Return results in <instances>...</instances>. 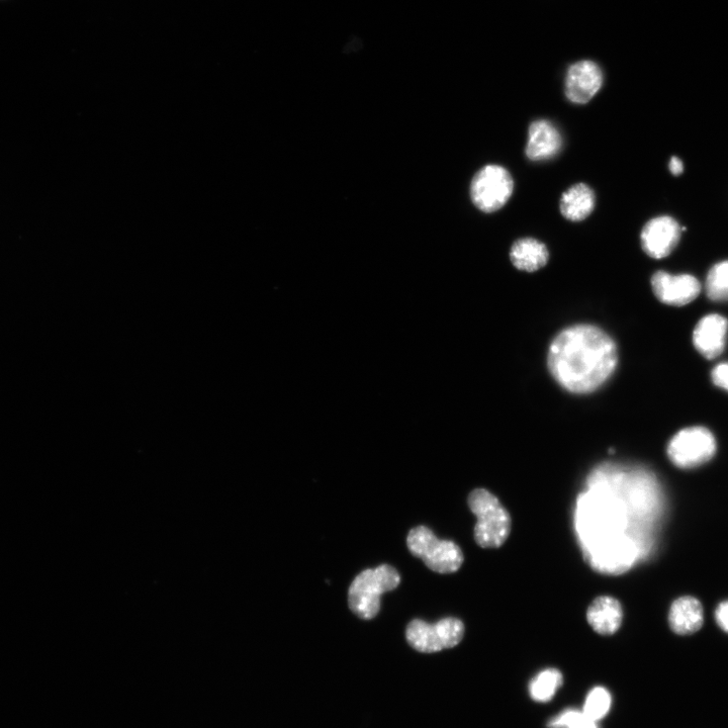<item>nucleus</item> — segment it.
Listing matches in <instances>:
<instances>
[{"label":"nucleus","instance_id":"20","mask_svg":"<svg viewBox=\"0 0 728 728\" xmlns=\"http://www.w3.org/2000/svg\"><path fill=\"white\" fill-rule=\"evenodd\" d=\"M549 728H599L598 722L589 718L583 710L566 709L548 724Z\"/></svg>","mask_w":728,"mask_h":728},{"label":"nucleus","instance_id":"6","mask_svg":"<svg viewBox=\"0 0 728 728\" xmlns=\"http://www.w3.org/2000/svg\"><path fill=\"white\" fill-rule=\"evenodd\" d=\"M717 443L713 433L702 426L679 431L669 442L667 453L679 469L689 470L708 463L714 457Z\"/></svg>","mask_w":728,"mask_h":728},{"label":"nucleus","instance_id":"12","mask_svg":"<svg viewBox=\"0 0 728 728\" xmlns=\"http://www.w3.org/2000/svg\"><path fill=\"white\" fill-rule=\"evenodd\" d=\"M728 320L718 314L703 317L693 332V343L697 351L712 360L720 356L726 345Z\"/></svg>","mask_w":728,"mask_h":728},{"label":"nucleus","instance_id":"11","mask_svg":"<svg viewBox=\"0 0 728 728\" xmlns=\"http://www.w3.org/2000/svg\"><path fill=\"white\" fill-rule=\"evenodd\" d=\"M563 148L560 130L550 121H534L528 131L525 153L529 160L548 161L559 155Z\"/></svg>","mask_w":728,"mask_h":728},{"label":"nucleus","instance_id":"19","mask_svg":"<svg viewBox=\"0 0 728 728\" xmlns=\"http://www.w3.org/2000/svg\"><path fill=\"white\" fill-rule=\"evenodd\" d=\"M611 703L612 698L609 691L603 687H595L586 698L583 712L598 722L608 714Z\"/></svg>","mask_w":728,"mask_h":728},{"label":"nucleus","instance_id":"15","mask_svg":"<svg viewBox=\"0 0 728 728\" xmlns=\"http://www.w3.org/2000/svg\"><path fill=\"white\" fill-rule=\"evenodd\" d=\"M510 259L517 269L534 272L549 262L550 253L542 242L534 238H522L512 245Z\"/></svg>","mask_w":728,"mask_h":728},{"label":"nucleus","instance_id":"21","mask_svg":"<svg viewBox=\"0 0 728 728\" xmlns=\"http://www.w3.org/2000/svg\"><path fill=\"white\" fill-rule=\"evenodd\" d=\"M711 379L716 387L728 392V362L718 364L711 372Z\"/></svg>","mask_w":728,"mask_h":728},{"label":"nucleus","instance_id":"4","mask_svg":"<svg viewBox=\"0 0 728 728\" xmlns=\"http://www.w3.org/2000/svg\"><path fill=\"white\" fill-rule=\"evenodd\" d=\"M410 553L421 559L433 572L452 574L458 572L465 561L463 551L457 543L441 540L425 526L413 528L407 537Z\"/></svg>","mask_w":728,"mask_h":728},{"label":"nucleus","instance_id":"1","mask_svg":"<svg viewBox=\"0 0 728 728\" xmlns=\"http://www.w3.org/2000/svg\"><path fill=\"white\" fill-rule=\"evenodd\" d=\"M618 363L614 340L593 325H576L552 342L548 364L557 383L573 394H590L613 375Z\"/></svg>","mask_w":728,"mask_h":728},{"label":"nucleus","instance_id":"23","mask_svg":"<svg viewBox=\"0 0 728 728\" xmlns=\"http://www.w3.org/2000/svg\"><path fill=\"white\" fill-rule=\"evenodd\" d=\"M669 167H670L671 173L675 176L681 175L684 171V166H683L682 160L676 156L671 158Z\"/></svg>","mask_w":728,"mask_h":728},{"label":"nucleus","instance_id":"22","mask_svg":"<svg viewBox=\"0 0 728 728\" xmlns=\"http://www.w3.org/2000/svg\"><path fill=\"white\" fill-rule=\"evenodd\" d=\"M715 617L721 629L728 633V601L718 606Z\"/></svg>","mask_w":728,"mask_h":728},{"label":"nucleus","instance_id":"2","mask_svg":"<svg viewBox=\"0 0 728 728\" xmlns=\"http://www.w3.org/2000/svg\"><path fill=\"white\" fill-rule=\"evenodd\" d=\"M469 507L476 515L475 540L482 549H499L512 528L508 510L486 489H476L469 496Z\"/></svg>","mask_w":728,"mask_h":728},{"label":"nucleus","instance_id":"16","mask_svg":"<svg viewBox=\"0 0 728 728\" xmlns=\"http://www.w3.org/2000/svg\"><path fill=\"white\" fill-rule=\"evenodd\" d=\"M595 204L596 197L594 191L585 184H578L564 193L561 199L560 209L562 215L567 220L581 222L592 214Z\"/></svg>","mask_w":728,"mask_h":728},{"label":"nucleus","instance_id":"8","mask_svg":"<svg viewBox=\"0 0 728 728\" xmlns=\"http://www.w3.org/2000/svg\"><path fill=\"white\" fill-rule=\"evenodd\" d=\"M604 74L598 63L581 60L572 64L567 71L565 94L576 105L588 104L600 91Z\"/></svg>","mask_w":728,"mask_h":728},{"label":"nucleus","instance_id":"9","mask_svg":"<svg viewBox=\"0 0 728 728\" xmlns=\"http://www.w3.org/2000/svg\"><path fill=\"white\" fill-rule=\"evenodd\" d=\"M652 288L657 299L669 306L682 307L696 300L702 290L700 282L691 275H671L658 271L652 278Z\"/></svg>","mask_w":728,"mask_h":728},{"label":"nucleus","instance_id":"17","mask_svg":"<svg viewBox=\"0 0 728 728\" xmlns=\"http://www.w3.org/2000/svg\"><path fill=\"white\" fill-rule=\"evenodd\" d=\"M564 677L557 669H546L537 674L529 684L531 698L539 703L551 701L562 687Z\"/></svg>","mask_w":728,"mask_h":728},{"label":"nucleus","instance_id":"10","mask_svg":"<svg viewBox=\"0 0 728 728\" xmlns=\"http://www.w3.org/2000/svg\"><path fill=\"white\" fill-rule=\"evenodd\" d=\"M682 228L669 216L657 217L649 221L641 234L644 251L654 259L668 257L678 246Z\"/></svg>","mask_w":728,"mask_h":728},{"label":"nucleus","instance_id":"3","mask_svg":"<svg viewBox=\"0 0 728 728\" xmlns=\"http://www.w3.org/2000/svg\"><path fill=\"white\" fill-rule=\"evenodd\" d=\"M400 583L399 573L389 565L363 571L349 587V608L361 619L371 620L380 612L382 595L395 590Z\"/></svg>","mask_w":728,"mask_h":728},{"label":"nucleus","instance_id":"13","mask_svg":"<svg viewBox=\"0 0 728 728\" xmlns=\"http://www.w3.org/2000/svg\"><path fill=\"white\" fill-rule=\"evenodd\" d=\"M623 607L621 603L610 596L596 598L587 610L589 625L600 635L615 634L623 622Z\"/></svg>","mask_w":728,"mask_h":728},{"label":"nucleus","instance_id":"18","mask_svg":"<svg viewBox=\"0 0 728 728\" xmlns=\"http://www.w3.org/2000/svg\"><path fill=\"white\" fill-rule=\"evenodd\" d=\"M705 291L713 302H728V260L711 267L706 278Z\"/></svg>","mask_w":728,"mask_h":728},{"label":"nucleus","instance_id":"14","mask_svg":"<svg viewBox=\"0 0 728 728\" xmlns=\"http://www.w3.org/2000/svg\"><path fill=\"white\" fill-rule=\"evenodd\" d=\"M703 622V608L696 598L682 597L672 604L669 623L675 633L679 635L695 633L702 627Z\"/></svg>","mask_w":728,"mask_h":728},{"label":"nucleus","instance_id":"5","mask_svg":"<svg viewBox=\"0 0 728 728\" xmlns=\"http://www.w3.org/2000/svg\"><path fill=\"white\" fill-rule=\"evenodd\" d=\"M465 624L454 617L430 624L420 619L411 621L406 630L407 642L415 651L434 654L459 646L465 635Z\"/></svg>","mask_w":728,"mask_h":728},{"label":"nucleus","instance_id":"7","mask_svg":"<svg viewBox=\"0 0 728 728\" xmlns=\"http://www.w3.org/2000/svg\"><path fill=\"white\" fill-rule=\"evenodd\" d=\"M513 191L514 180L510 172L501 165L490 164L474 176L471 199L480 211L490 214L502 209Z\"/></svg>","mask_w":728,"mask_h":728}]
</instances>
